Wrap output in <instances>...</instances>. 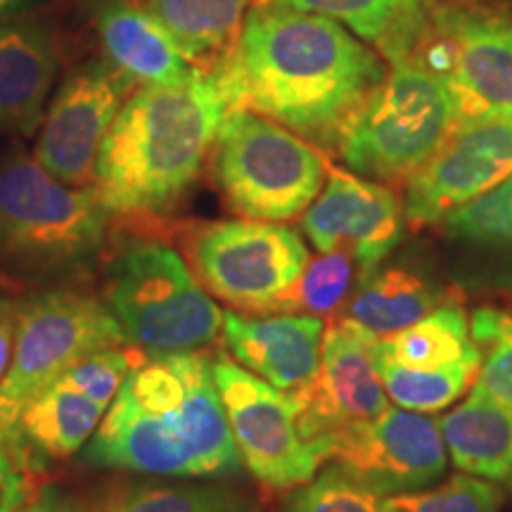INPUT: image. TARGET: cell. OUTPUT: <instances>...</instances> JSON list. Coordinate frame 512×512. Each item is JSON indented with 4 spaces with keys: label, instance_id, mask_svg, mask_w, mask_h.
<instances>
[{
    "label": "cell",
    "instance_id": "6da1fadb",
    "mask_svg": "<svg viewBox=\"0 0 512 512\" xmlns=\"http://www.w3.org/2000/svg\"><path fill=\"white\" fill-rule=\"evenodd\" d=\"M230 102L294 133L335 143L344 121L380 86V55L332 19L256 5L219 67Z\"/></svg>",
    "mask_w": 512,
    "mask_h": 512
},
{
    "label": "cell",
    "instance_id": "7a4b0ae2",
    "mask_svg": "<svg viewBox=\"0 0 512 512\" xmlns=\"http://www.w3.org/2000/svg\"><path fill=\"white\" fill-rule=\"evenodd\" d=\"M81 460L145 477L207 479L240 472L242 458L202 351L150 354L133 366Z\"/></svg>",
    "mask_w": 512,
    "mask_h": 512
},
{
    "label": "cell",
    "instance_id": "3957f363",
    "mask_svg": "<svg viewBox=\"0 0 512 512\" xmlns=\"http://www.w3.org/2000/svg\"><path fill=\"white\" fill-rule=\"evenodd\" d=\"M233 110L216 69L140 86L102 140L91 188L110 214H162L192 188Z\"/></svg>",
    "mask_w": 512,
    "mask_h": 512
},
{
    "label": "cell",
    "instance_id": "277c9868",
    "mask_svg": "<svg viewBox=\"0 0 512 512\" xmlns=\"http://www.w3.org/2000/svg\"><path fill=\"white\" fill-rule=\"evenodd\" d=\"M110 211L93 188H74L36 157H0V268L29 283H60L88 271L107 242Z\"/></svg>",
    "mask_w": 512,
    "mask_h": 512
},
{
    "label": "cell",
    "instance_id": "5b68a950",
    "mask_svg": "<svg viewBox=\"0 0 512 512\" xmlns=\"http://www.w3.org/2000/svg\"><path fill=\"white\" fill-rule=\"evenodd\" d=\"M456 126L446 83L415 57H401L344 121L335 143L354 174L377 183L411 181Z\"/></svg>",
    "mask_w": 512,
    "mask_h": 512
},
{
    "label": "cell",
    "instance_id": "8992f818",
    "mask_svg": "<svg viewBox=\"0 0 512 512\" xmlns=\"http://www.w3.org/2000/svg\"><path fill=\"white\" fill-rule=\"evenodd\" d=\"M105 306L126 342L147 354L202 351L223 330V313L181 254L162 242H133L114 256Z\"/></svg>",
    "mask_w": 512,
    "mask_h": 512
},
{
    "label": "cell",
    "instance_id": "52a82bcc",
    "mask_svg": "<svg viewBox=\"0 0 512 512\" xmlns=\"http://www.w3.org/2000/svg\"><path fill=\"white\" fill-rule=\"evenodd\" d=\"M214 176L233 211L254 221L304 214L325 181V162L278 121L235 107L214 143Z\"/></svg>",
    "mask_w": 512,
    "mask_h": 512
},
{
    "label": "cell",
    "instance_id": "ba28073f",
    "mask_svg": "<svg viewBox=\"0 0 512 512\" xmlns=\"http://www.w3.org/2000/svg\"><path fill=\"white\" fill-rule=\"evenodd\" d=\"M124 342L105 302L83 292H38L15 306V349L0 382V439L36 394L86 356Z\"/></svg>",
    "mask_w": 512,
    "mask_h": 512
},
{
    "label": "cell",
    "instance_id": "9c48e42d",
    "mask_svg": "<svg viewBox=\"0 0 512 512\" xmlns=\"http://www.w3.org/2000/svg\"><path fill=\"white\" fill-rule=\"evenodd\" d=\"M408 57L446 83L458 124L512 117V19L489 8H427Z\"/></svg>",
    "mask_w": 512,
    "mask_h": 512
},
{
    "label": "cell",
    "instance_id": "30bf717a",
    "mask_svg": "<svg viewBox=\"0 0 512 512\" xmlns=\"http://www.w3.org/2000/svg\"><path fill=\"white\" fill-rule=\"evenodd\" d=\"M214 380L242 465L254 479L285 491L311 482L330 460V441L302 427V399L280 392L226 354L214 358Z\"/></svg>",
    "mask_w": 512,
    "mask_h": 512
},
{
    "label": "cell",
    "instance_id": "8fae6325",
    "mask_svg": "<svg viewBox=\"0 0 512 512\" xmlns=\"http://www.w3.org/2000/svg\"><path fill=\"white\" fill-rule=\"evenodd\" d=\"M197 278L211 294L249 311H280L309 266L302 235L275 221H219L190 247Z\"/></svg>",
    "mask_w": 512,
    "mask_h": 512
},
{
    "label": "cell",
    "instance_id": "7c38bea8",
    "mask_svg": "<svg viewBox=\"0 0 512 512\" xmlns=\"http://www.w3.org/2000/svg\"><path fill=\"white\" fill-rule=\"evenodd\" d=\"M330 465L387 496L432 486L446 472L448 448L437 420L406 408L330 434Z\"/></svg>",
    "mask_w": 512,
    "mask_h": 512
},
{
    "label": "cell",
    "instance_id": "4fadbf2b",
    "mask_svg": "<svg viewBox=\"0 0 512 512\" xmlns=\"http://www.w3.org/2000/svg\"><path fill=\"white\" fill-rule=\"evenodd\" d=\"M133 83L110 62H91L62 83L38 126L36 159L57 181L91 188L102 140Z\"/></svg>",
    "mask_w": 512,
    "mask_h": 512
},
{
    "label": "cell",
    "instance_id": "5bb4252c",
    "mask_svg": "<svg viewBox=\"0 0 512 512\" xmlns=\"http://www.w3.org/2000/svg\"><path fill=\"white\" fill-rule=\"evenodd\" d=\"M512 174V117L458 124L439 152L408 181L403 216L434 226Z\"/></svg>",
    "mask_w": 512,
    "mask_h": 512
},
{
    "label": "cell",
    "instance_id": "9a60e30c",
    "mask_svg": "<svg viewBox=\"0 0 512 512\" xmlns=\"http://www.w3.org/2000/svg\"><path fill=\"white\" fill-rule=\"evenodd\" d=\"M302 399V427L311 439H328L342 427L370 420L389 408L380 377V337L351 318L337 320L323 337L320 370Z\"/></svg>",
    "mask_w": 512,
    "mask_h": 512
},
{
    "label": "cell",
    "instance_id": "2e32d148",
    "mask_svg": "<svg viewBox=\"0 0 512 512\" xmlns=\"http://www.w3.org/2000/svg\"><path fill=\"white\" fill-rule=\"evenodd\" d=\"M403 221V204L387 185L332 171L304 211L302 228L320 254L344 249L354 256L363 280L399 245Z\"/></svg>",
    "mask_w": 512,
    "mask_h": 512
},
{
    "label": "cell",
    "instance_id": "e0dca14e",
    "mask_svg": "<svg viewBox=\"0 0 512 512\" xmlns=\"http://www.w3.org/2000/svg\"><path fill=\"white\" fill-rule=\"evenodd\" d=\"M221 332L233 361L280 392H302L316 380L325 337L318 316L247 318L228 311Z\"/></svg>",
    "mask_w": 512,
    "mask_h": 512
},
{
    "label": "cell",
    "instance_id": "ac0fdd59",
    "mask_svg": "<svg viewBox=\"0 0 512 512\" xmlns=\"http://www.w3.org/2000/svg\"><path fill=\"white\" fill-rule=\"evenodd\" d=\"M107 408L88 399L69 382L57 380L19 411L0 439V448L27 472H41L53 463L81 453L105 418Z\"/></svg>",
    "mask_w": 512,
    "mask_h": 512
},
{
    "label": "cell",
    "instance_id": "d6986e66",
    "mask_svg": "<svg viewBox=\"0 0 512 512\" xmlns=\"http://www.w3.org/2000/svg\"><path fill=\"white\" fill-rule=\"evenodd\" d=\"M57 74L55 43L34 22L0 19V133L31 136Z\"/></svg>",
    "mask_w": 512,
    "mask_h": 512
},
{
    "label": "cell",
    "instance_id": "ffe728a7",
    "mask_svg": "<svg viewBox=\"0 0 512 512\" xmlns=\"http://www.w3.org/2000/svg\"><path fill=\"white\" fill-rule=\"evenodd\" d=\"M107 62L136 86L178 83L197 67L185 60L174 36L138 3H112L98 17Z\"/></svg>",
    "mask_w": 512,
    "mask_h": 512
},
{
    "label": "cell",
    "instance_id": "44dd1931",
    "mask_svg": "<svg viewBox=\"0 0 512 512\" xmlns=\"http://www.w3.org/2000/svg\"><path fill=\"white\" fill-rule=\"evenodd\" d=\"M439 427L458 470L512 491V408L472 389L465 403L439 420Z\"/></svg>",
    "mask_w": 512,
    "mask_h": 512
},
{
    "label": "cell",
    "instance_id": "7402d4cb",
    "mask_svg": "<svg viewBox=\"0 0 512 512\" xmlns=\"http://www.w3.org/2000/svg\"><path fill=\"white\" fill-rule=\"evenodd\" d=\"M444 297L437 280L420 268L403 264L377 266L356 283L347 318L382 339L439 309Z\"/></svg>",
    "mask_w": 512,
    "mask_h": 512
},
{
    "label": "cell",
    "instance_id": "603a6c76",
    "mask_svg": "<svg viewBox=\"0 0 512 512\" xmlns=\"http://www.w3.org/2000/svg\"><path fill=\"white\" fill-rule=\"evenodd\" d=\"M256 5H283L332 19L394 62L413 50L430 0H256Z\"/></svg>",
    "mask_w": 512,
    "mask_h": 512
},
{
    "label": "cell",
    "instance_id": "cb8c5ba5",
    "mask_svg": "<svg viewBox=\"0 0 512 512\" xmlns=\"http://www.w3.org/2000/svg\"><path fill=\"white\" fill-rule=\"evenodd\" d=\"M174 36L192 67L214 69L238 43L249 0H138Z\"/></svg>",
    "mask_w": 512,
    "mask_h": 512
},
{
    "label": "cell",
    "instance_id": "d4e9b609",
    "mask_svg": "<svg viewBox=\"0 0 512 512\" xmlns=\"http://www.w3.org/2000/svg\"><path fill=\"white\" fill-rule=\"evenodd\" d=\"M86 512H256V505L228 486L157 477L105 486Z\"/></svg>",
    "mask_w": 512,
    "mask_h": 512
},
{
    "label": "cell",
    "instance_id": "484cf974",
    "mask_svg": "<svg viewBox=\"0 0 512 512\" xmlns=\"http://www.w3.org/2000/svg\"><path fill=\"white\" fill-rule=\"evenodd\" d=\"M470 320L456 302L441 304L418 323L380 339V354L406 368L437 370L475 354Z\"/></svg>",
    "mask_w": 512,
    "mask_h": 512
},
{
    "label": "cell",
    "instance_id": "4316f807",
    "mask_svg": "<svg viewBox=\"0 0 512 512\" xmlns=\"http://www.w3.org/2000/svg\"><path fill=\"white\" fill-rule=\"evenodd\" d=\"M479 349V347H477ZM482 351H475L448 368L418 370L389 361L380 354V377L389 401L413 413H437L460 399L475 380Z\"/></svg>",
    "mask_w": 512,
    "mask_h": 512
},
{
    "label": "cell",
    "instance_id": "83f0119b",
    "mask_svg": "<svg viewBox=\"0 0 512 512\" xmlns=\"http://www.w3.org/2000/svg\"><path fill=\"white\" fill-rule=\"evenodd\" d=\"M441 223L446 238L460 247L479 254L512 256V174Z\"/></svg>",
    "mask_w": 512,
    "mask_h": 512
},
{
    "label": "cell",
    "instance_id": "f1b7e54d",
    "mask_svg": "<svg viewBox=\"0 0 512 512\" xmlns=\"http://www.w3.org/2000/svg\"><path fill=\"white\" fill-rule=\"evenodd\" d=\"M283 512H401L392 496L358 482L335 465L325 467L311 482L294 486Z\"/></svg>",
    "mask_w": 512,
    "mask_h": 512
},
{
    "label": "cell",
    "instance_id": "f546056e",
    "mask_svg": "<svg viewBox=\"0 0 512 512\" xmlns=\"http://www.w3.org/2000/svg\"><path fill=\"white\" fill-rule=\"evenodd\" d=\"M470 332L482 351L475 392L486 399L512 408V313L491 309H477L472 313Z\"/></svg>",
    "mask_w": 512,
    "mask_h": 512
},
{
    "label": "cell",
    "instance_id": "4dcf8cb0",
    "mask_svg": "<svg viewBox=\"0 0 512 512\" xmlns=\"http://www.w3.org/2000/svg\"><path fill=\"white\" fill-rule=\"evenodd\" d=\"M361 280L354 256L344 249L320 254L318 259L309 261L302 278L294 285L283 302L285 313L309 311V313H332L347 299L351 285Z\"/></svg>",
    "mask_w": 512,
    "mask_h": 512
},
{
    "label": "cell",
    "instance_id": "1f68e13d",
    "mask_svg": "<svg viewBox=\"0 0 512 512\" xmlns=\"http://www.w3.org/2000/svg\"><path fill=\"white\" fill-rule=\"evenodd\" d=\"M401 512H498L503 503L501 484L491 479L456 475L434 489H420L411 494L392 496Z\"/></svg>",
    "mask_w": 512,
    "mask_h": 512
},
{
    "label": "cell",
    "instance_id": "d6a6232c",
    "mask_svg": "<svg viewBox=\"0 0 512 512\" xmlns=\"http://www.w3.org/2000/svg\"><path fill=\"white\" fill-rule=\"evenodd\" d=\"M131 368V356L119 347H112L86 356L72 370H67L60 380L69 382L79 392L86 394L88 399L100 403L102 408H110L114 396L119 394L121 384H124L128 373H131Z\"/></svg>",
    "mask_w": 512,
    "mask_h": 512
},
{
    "label": "cell",
    "instance_id": "836d02e7",
    "mask_svg": "<svg viewBox=\"0 0 512 512\" xmlns=\"http://www.w3.org/2000/svg\"><path fill=\"white\" fill-rule=\"evenodd\" d=\"M27 479L22 475V467L8 456L5 448H0V512H22L27 505Z\"/></svg>",
    "mask_w": 512,
    "mask_h": 512
},
{
    "label": "cell",
    "instance_id": "e575fe53",
    "mask_svg": "<svg viewBox=\"0 0 512 512\" xmlns=\"http://www.w3.org/2000/svg\"><path fill=\"white\" fill-rule=\"evenodd\" d=\"M22 512H86V505L76 501L74 496L64 494L57 486H46L43 491H38L34 501L24 505Z\"/></svg>",
    "mask_w": 512,
    "mask_h": 512
},
{
    "label": "cell",
    "instance_id": "d590c367",
    "mask_svg": "<svg viewBox=\"0 0 512 512\" xmlns=\"http://www.w3.org/2000/svg\"><path fill=\"white\" fill-rule=\"evenodd\" d=\"M12 349H15V306L0 313V382L10 368Z\"/></svg>",
    "mask_w": 512,
    "mask_h": 512
},
{
    "label": "cell",
    "instance_id": "8d00e7d4",
    "mask_svg": "<svg viewBox=\"0 0 512 512\" xmlns=\"http://www.w3.org/2000/svg\"><path fill=\"white\" fill-rule=\"evenodd\" d=\"M34 0H0V19H8L17 12L27 10Z\"/></svg>",
    "mask_w": 512,
    "mask_h": 512
},
{
    "label": "cell",
    "instance_id": "74e56055",
    "mask_svg": "<svg viewBox=\"0 0 512 512\" xmlns=\"http://www.w3.org/2000/svg\"><path fill=\"white\" fill-rule=\"evenodd\" d=\"M10 309V304L8 302H5V299L3 297H0V313H3V311H8Z\"/></svg>",
    "mask_w": 512,
    "mask_h": 512
}]
</instances>
